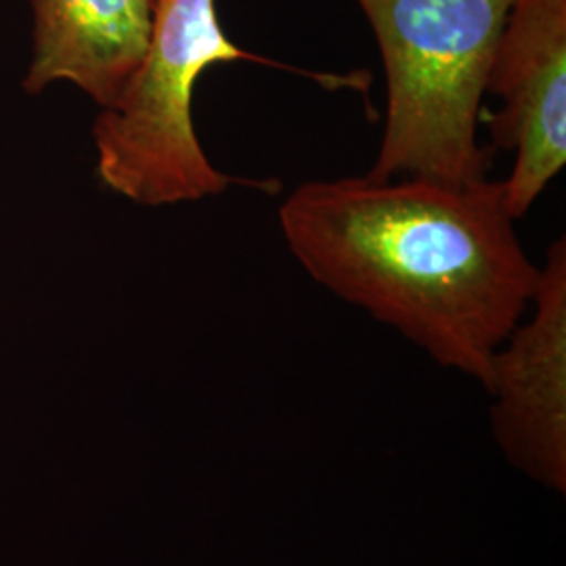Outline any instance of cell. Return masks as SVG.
Returning <instances> with one entry per match:
<instances>
[{
    "label": "cell",
    "mask_w": 566,
    "mask_h": 566,
    "mask_svg": "<svg viewBox=\"0 0 566 566\" xmlns=\"http://www.w3.org/2000/svg\"><path fill=\"white\" fill-rule=\"evenodd\" d=\"M32 53L21 88L41 95L70 82L105 109L147 53L156 0H28Z\"/></svg>",
    "instance_id": "obj_6"
},
{
    "label": "cell",
    "mask_w": 566,
    "mask_h": 566,
    "mask_svg": "<svg viewBox=\"0 0 566 566\" xmlns=\"http://www.w3.org/2000/svg\"><path fill=\"white\" fill-rule=\"evenodd\" d=\"M485 390L491 430L507 462L554 493L566 489V243L539 266L525 317L497 346Z\"/></svg>",
    "instance_id": "obj_5"
},
{
    "label": "cell",
    "mask_w": 566,
    "mask_h": 566,
    "mask_svg": "<svg viewBox=\"0 0 566 566\" xmlns=\"http://www.w3.org/2000/svg\"><path fill=\"white\" fill-rule=\"evenodd\" d=\"M280 227L315 282L483 386L539 282L504 181L489 177L303 182L282 203Z\"/></svg>",
    "instance_id": "obj_1"
},
{
    "label": "cell",
    "mask_w": 566,
    "mask_h": 566,
    "mask_svg": "<svg viewBox=\"0 0 566 566\" xmlns=\"http://www.w3.org/2000/svg\"><path fill=\"white\" fill-rule=\"evenodd\" d=\"M238 61L298 72L329 91L365 88L359 74H315L248 53L227 36L217 0H156L154 30L139 70L93 124L95 172L103 187L147 208L198 202L240 182L275 189L273 181L238 179L219 170L196 135V84L208 67Z\"/></svg>",
    "instance_id": "obj_3"
},
{
    "label": "cell",
    "mask_w": 566,
    "mask_h": 566,
    "mask_svg": "<svg viewBox=\"0 0 566 566\" xmlns=\"http://www.w3.org/2000/svg\"><path fill=\"white\" fill-rule=\"evenodd\" d=\"M514 0H357L378 41L386 124L367 177L485 179L476 137L486 72Z\"/></svg>",
    "instance_id": "obj_2"
},
{
    "label": "cell",
    "mask_w": 566,
    "mask_h": 566,
    "mask_svg": "<svg viewBox=\"0 0 566 566\" xmlns=\"http://www.w3.org/2000/svg\"><path fill=\"white\" fill-rule=\"evenodd\" d=\"M481 114L493 147L514 151L504 181L512 219H523L566 164V0H514L486 72Z\"/></svg>",
    "instance_id": "obj_4"
}]
</instances>
